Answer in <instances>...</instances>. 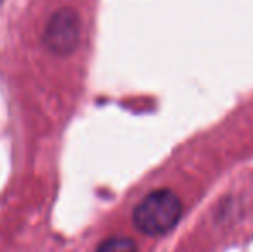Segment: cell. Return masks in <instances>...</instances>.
<instances>
[{
	"mask_svg": "<svg viewBox=\"0 0 253 252\" xmlns=\"http://www.w3.org/2000/svg\"><path fill=\"white\" fill-rule=\"evenodd\" d=\"M0 2H2V0H0Z\"/></svg>",
	"mask_w": 253,
	"mask_h": 252,
	"instance_id": "cell-4",
	"label": "cell"
},
{
	"mask_svg": "<svg viewBox=\"0 0 253 252\" xmlns=\"http://www.w3.org/2000/svg\"><path fill=\"white\" fill-rule=\"evenodd\" d=\"M81 40V19L74 9H60L48 21L43 42L55 55H69Z\"/></svg>",
	"mask_w": 253,
	"mask_h": 252,
	"instance_id": "cell-2",
	"label": "cell"
},
{
	"mask_svg": "<svg viewBox=\"0 0 253 252\" xmlns=\"http://www.w3.org/2000/svg\"><path fill=\"white\" fill-rule=\"evenodd\" d=\"M183 216V202L172 190H153L133 212V223L141 233L160 237L174 228Z\"/></svg>",
	"mask_w": 253,
	"mask_h": 252,
	"instance_id": "cell-1",
	"label": "cell"
},
{
	"mask_svg": "<svg viewBox=\"0 0 253 252\" xmlns=\"http://www.w3.org/2000/svg\"><path fill=\"white\" fill-rule=\"evenodd\" d=\"M97 252H136V244L127 237H112L105 240Z\"/></svg>",
	"mask_w": 253,
	"mask_h": 252,
	"instance_id": "cell-3",
	"label": "cell"
}]
</instances>
